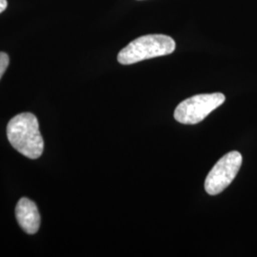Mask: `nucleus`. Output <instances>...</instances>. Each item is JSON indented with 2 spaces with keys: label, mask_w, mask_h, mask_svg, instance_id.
<instances>
[{
  "label": "nucleus",
  "mask_w": 257,
  "mask_h": 257,
  "mask_svg": "<svg viewBox=\"0 0 257 257\" xmlns=\"http://www.w3.org/2000/svg\"><path fill=\"white\" fill-rule=\"evenodd\" d=\"M7 137L11 145L30 159H37L43 153L44 141L33 113L23 112L10 120Z\"/></svg>",
  "instance_id": "f257e3e1"
},
{
  "label": "nucleus",
  "mask_w": 257,
  "mask_h": 257,
  "mask_svg": "<svg viewBox=\"0 0 257 257\" xmlns=\"http://www.w3.org/2000/svg\"><path fill=\"white\" fill-rule=\"evenodd\" d=\"M175 40L165 35H148L138 37L123 48L117 55L120 64L131 65L140 61L173 54Z\"/></svg>",
  "instance_id": "f03ea898"
},
{
  "label": "nucleus",
  "mask_w": 257,
  "mask_h": 257,
  "mask_svg": "<svg viewBox=\"0 0 257 257\" xmlns=\"http://www.w3.org/2000/svg\"><path fill=\"white\" fill-rule=\"evenodd\" d=\"M225 101L221 92L203 93L181 102L175 110V119L182 124H197Z\"/></svg>",
  "instance_id": "7ed1b4c3"
},
{
  "label": "nucleus",
  "mask_w": 257,
  "mask_h": 257,
  "mask_svg": "<svg viewBox=\"0 0 257 257\" xmlns=\"http://www.w3.org/2000/svg\"><path fill=\"white\" fill-rule=\"evenodd\" d=\"M242 165L241 154L233 151L225 155L213 166L205 180V191L216 195L229 187L238 174Z\"/></svg>",
  "instance_id": "20e7f679"
},
{
  "label": "nucleus",
  "mask_w": 257,
  "mask_h": 257,
  "mask_svg": "<svg viewBox=\"0 0 257 257\" xmlns=\"http://www.w3.org/2000/svg\"><path fill=\"white\" fill-rule=\"evenodd\" d=\"M16 216L21 229L29 234L39 230L40 215L36 203L28 198H21L16 208Z\"/></svg>",
  "instance_id": "39448f33"
},
{
  "label": "nucleus",
  "mask_w": 257,
  "mask_h": 257,
  "mask_svg": "<svg viewBox=\"0 0 257 257\" xmlns=\"http://www.w3.org/2000/svg\"><path fill=\"white\" fill-rule=\"evenodd\" d=\"M9 66V56L5 53H0V79Z\"/></svg>",
  "instance_id": "423d86ee"
},
{
  "label": "nucleus",
  "mask_w": 257,
  "mask_h": 257,
  "mask_svg": "<svg viewBox=\"0 0 257 257\" xmlns=\"http://www.w3.org/2000/svg\"><path fill=\"white\" fill-rule=\"evenodd\" d=\"M7 6H8L7 0H0V14L7 9Z\"/></svg>",
  "instance_id": "0eeeda50"
}]
</instances>
